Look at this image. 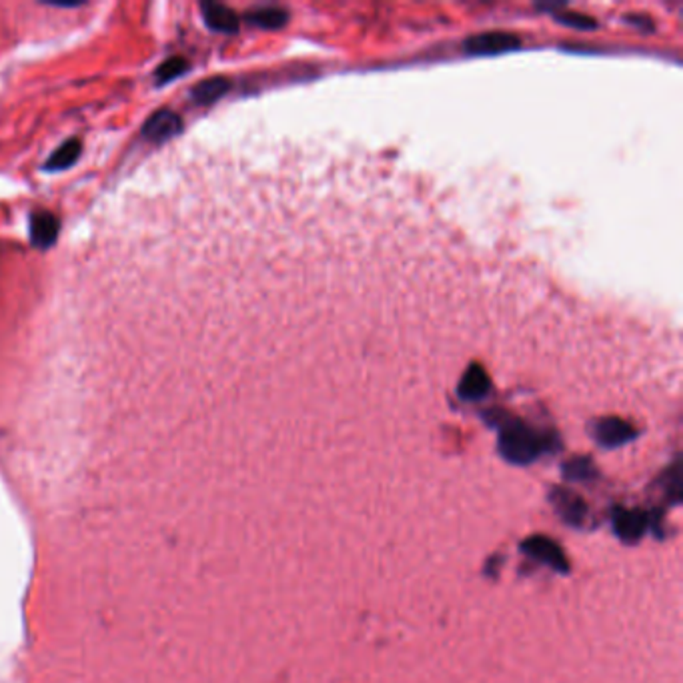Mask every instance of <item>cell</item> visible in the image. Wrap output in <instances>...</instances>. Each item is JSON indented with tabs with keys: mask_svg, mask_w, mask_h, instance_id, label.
Wrapping results in <instances>:
<instances>
[{
	"mask_svg": "<svg viewBox=\"0 0 683 683\" xmlns=\"http://www.w3.org/2000/svg\"><path fill=\"white\" fill-rule=\"evenodd\" d=\"M557 20H562L563 25L573 26V28H594L595 20L579 13H565V15H555Z\"/></svg>",
	"mask_w": 683,
	"mask_h": 683,
	"instance_id": "2e32d148",
	"label": "cell"
},
{
	"mask_svg": "<svg viewBox=\"0 0 683 683\" xmlns=\"http://www.w3.org/2000/svg\"><path fill=\"white\" fill-rule=\"evenodd\" d=\"M594 435L599 443L605 445V447H617V445H624L629 439H634L636 429L631 427L627 421L619 417H605L595 423Z\"/></svg>",
	"mask_w": 683,
	"mask_h": 683,
	"instance_id": "277c9868",
	"label": "cell"
},
{
	"mask_svg": "<svg viewBox=\"0 0 683 683\" xmlns=\"http://www.w3.org/2000/svg\"><path fill=\"white\" fill-rule=\"evenodd\" d=\"M552 499L557 507V511L562 513V517L567 523L577 525L579 521H583L585 503H583V499H579L575 493L565 491V489H555L552 493Z\"/></svg>",
	"mask_w": 683,
	"mask_h": 683,
	"instance_id": "9c48e42d",
	"label": "cell"
},
{
	"mask_svg": "<svg viewBox=\"0 0 683 683\" xmlns=\"http://www.w3.org/2000/svg\"><path fill=\"white\" fill-rule=\"evenodd\" d=\"M201 13L206 26L213 30H219V33H236L239 30V16L229 6L219 3H203Z\"/></svg>",
	"mask_w": 683,
	"mask_h": 683,
	"instance_id": "52a82bcc",
	"label": "cell"
},
{
	"mask_svg": "<svg viewBox=\"0 0 683 683\" xmlns=\"http://www.w3.org/2000/svg\"><path fill=\"white\" fill-rule=\"evenodd\" d=\"M60 231V223L53 213L37 211L30 216V241L37 248L53 247Z\"/></svg>",
	"mask_w": 683,
	"mask_h": 683,
	"instance_id": "5b68a950",
	"label": "cell"
},
{
	"mask_svg": "<svg viewBox=\"0 0 683 683\" xmlns=\"http://www.w3.org/2000/svg\"><path fill=\"white\" fill-rule=\"evenodd\" d=\"M80 151H82V144L79 142V139L67 141L65 144H60L53 154H50V159L45 164V171L57 173V171H65L72 167V164H75L77 159L80 157Z\"/></svg>",
	"mask_w": 683,
	"mask_h": 683,
	"instance_id": "8fae6325",
	"label": "cell"
},
{
	"mask_svg": "<svg viewBox=\"0 0 683 683\" xmlns=\"http://www.w3.org/2000/svg\"><path fill=\"white\" fill-rule=\"evenodd\" d=\"M183 129V121L173 110H157L154 115L144 122L142 134L152 142H167L173 137H177L179 131Z\"/></svg>",
	"mask_w": 683,
	"mask_h": 683,
	"instance_id": "3957f363",
	"label": "cell"
},
{
	"mask_svg": "<svg viewBox=\"0 0 683 683\" xmlns=\"http://www.w3.org/2000/svg\"><path fill=\"white\" fill-rule=\"evenodd\" d=\"M565 471H567V478H572V479H587L589 475L595 473L592 468V461H587V459L572 461L565 468Z\"/></svg>",
	"mask_w": 683,
	"mask_h": 683,
	"instance_id": "9a60e30c",
	"label": "cell"
},
{
	"mask_svg": "<svg viewBox=\"0 0 683 683\" xmlns=\"http://www.w3.org/2000/svg\"><path fill=\"white\" fill-rule=\"evenodd\" d=\"M503 457L511 463H531L543 449V439L533 429L515 421L505 426L499 437Z\"/></svg>",
	"mask_w": 683,
	"mask_h": 683,
	"instance_id": "6da1fadb",
	"label": "cell"
},
{
	"mask_svg": "<svg viewBox=\"0 0 683 683\" xmlns=\"http://www.w3.org/2000/svg\"><path fill=\"white\" fill-rule=\"evenodd\" d=\"M491 381L488 371H485L481 365H473L468 371L459 383V395L468 401H478L485 397L489 393Z\"/></svg>",
	"mask_w": 683,
	"mask_h": 683,
	"instance_id": "ba28073f",
	"label": "cell"
},
{
	"mask_svg": "<svg viewBox=\"0 0 683 683\" xmlns=\"http://www.w3.org/2000/svg\"><path fill=\"white\" fill-rule=\"evenodd\" d=\"M229 87L231 85L226 79H221V77L206 79L193 89V99L199 102V105H211V102L219 100L225 92L229 90Z\"/></svg>",
	"mask_w": 683,
	"mask_h": 683,
	"instance_id": "7c38bea8",
	"label": "cell"
},
{
	"mask_svg": "<svg viewBox=\"0 0 683 683\" xmlns=\"http://www.w3.org/2000/svg\"><path fill=\"white\" fill-rule=\"evenodd\" d=\"M186 68H189V62H186L183 57L167 58L157 70H154V79H157V85H167V82L184 75Z\"/></svg>",
	"mask_w": 683,
	"mask_h": 683,
	"instance_id": "5bb4252c",
	"label": "cell"
},
{
	"mask_svg": "<svg viewBox=\"0 0 683 683\" xmlns=\"http://www.w3.org/2000/svg\"><path fill=\"white\" fill-rule=\"evenodd\" d=\"M287 10L281 6H261L251 10L247 15V20L261 28H278L287 23Z\"/></svg>",
	"mask_w": 683,
	"mask_h": 683,
	"instance_id": "4fadbf2b",
	"label": "cell"
},
{
	"mask_svg": "<svg viewBox=\"0 0 683 683\" xmlns=\"http://www.w3.org/2000/svg\"><path fill=\"white\" fill-rule=\"evenodd\" d=\"M523 550L527 552V555L535 557L537 562L547 563L550 567L557 569V572H565L567 569V559L563 557L562 550H559V545H555L552 540H547V537H531V540H527L523 543Z\"/></svg>",
	"mask_w": 683,
	"mask_h": 683,
	"instance_id": "8992f818",
	"label": "cell"
},
{
	"mask_svg": "<svg viewBox=\"0 0 683 683\" xmlns=\"http://www.w3.org/2000/svg\"><path fill=\"white\" fill-rule=\"evenodd\" d=\"M520 47V38L510 33H483L465 40V50L471 55H499Z\"/></svg>",
	"mask_w": 683,
	"mask_h": 683,
	"instance_id": "7a4b0ae2",
	"label": "cell"
},
{
	"mask_svg": "<svg viewBox=\"0 0 683 683\" xmlns=\"http://www.w3.org/2000/svg\"><path fill=\"white\" fill-rule=\"evenodd\" d=\"M614 523H615V531H617V535L621 537V540L636 541L637 537L641 533H644L646 525H647V520H646V515L639 513V511L619 510V511H615Z\"/></svg>",
	"mask_w": 683,
	"mask_h": 683,
	"instance_id": "30bf717a",
	"label": "cell"
}]
</instances>
